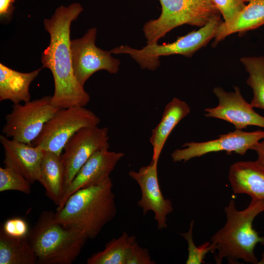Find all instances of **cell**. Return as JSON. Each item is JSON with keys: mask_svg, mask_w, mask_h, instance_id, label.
I'll list each match as a JSON object with an SVG mask.
<instances>
[{"mask_svg": "<svg viewBox=\"0 0 264 264\" xmlns=\"http://www.w3.org/2000/svg\"><path fill=\"white\" fill-rule=\"evenodd\" d=\"M247 0V2H248V1L249 0Z\"/></svg>", "mask_w": 264, "mask_h": 264, "instance_id": "31", "label": "cell"}, {"mask_svg": "<svg viewBox=\"0 0 264 264\" xmlns=\"http://www.w3.org/2000/svg\"><path fill=\"white\" fill-rule=\"evenodd\" d=\"M136 241L134 236L123 232L117 238H113L105 245V248L88 258V264H126L132 244Z\"/></svg>", "mask_w": 264, "mask_h": 264, "instance_id": "22", "label": "cell"}, {"mask_svg": "<svg viewBox=\"0 0 264 264\" xmlns=\"http://www.w3.org/2000/svg\"><path fill=\"white\" fill-rule=\"evenodd\" d=\"M158 161H151L148 165L142 166L137 171L131 170L128 174L140 187L141 198L137 204L142 209L143 214L153 212L157 228L161 230L167 227V216L173 212V208L172 201L164 198L160 188Z\"/></svg>", "mask_w": 264, "mask_h": 264, "instance_id": "12", "label": "cell"}, {"mask_svg": "<svg viewBox=\"0 0 264 264\" xmlns=\"http://www.w3.org/2000/svg\"><path fill=\"white\" fill-rule=\"evenodd\" d=\"M35 254L27 238H14L0 231V264H35Z\"/></svg>", "mask_w": 264, "mask_h": 264, "instance_id": "21", "label": "cell"}, {"mask_svg": "<svg viewBox=\"0 0 264 264\" xmlns=\"http://www.w3.org/2000/svg\"><path fill=\"white\" fill-rule=\"evenodd\" d=\"M39 182L47 197L58 206L64 193V169L60 155L44 151Z\"/></svg>", "mask_w": 264, "mask_h": 264, "instance_id": "19", "label": "cell"}, {"mask_svg": "<svg viewBox=\"0 0 264 264\" xmlns=\"http://www.w3.org/2000/svg\"><path fill=\"white\" fill-rule=\"evenodd\" d=\"M40 264H71L88 238L82 232L56 221L55 213L44 211L27 236Z\"/></svg>", "mask_w": 264, "mask_h": 264, "instance_id": "4", "label": "cell"}, {"mask_svg": "<svg viewBox=\"0 0 264 264\" xmlns=\"http://www.w3.org/2000/svg\"><path fill=\"white\" fill-rule=\"evenodd\" d=\"M100 122V119L85 107L61 109L45 124L32 144L61 155L66 144L75 133L85 127L98 126Z\"/></svg>", "mask_w": 264, "mask_h": 264, "instance_id": "7", "label": "cell"}, {"mask_svg": "<svg viewBox=\"0 0 264 264\" xmlns=\"http://www.w3.org/2000/svg\"><path fill=\"white\" fill-rule=\"evenodd\" d=\"M42 68L30 72H21L0 63V101L10 100L14 104L30 101V85Z\"/></svg>", "mask_w": 264, "mask_h": 264, "instance_id": "18", "label": "cell"}, {"mask_svg": "<svg viewBox=\"0 0 264 264\" xmlns=\"http://www.w3.org/2000/svg\"><path fill=\"white\" fill-rule=\"evenodd\" d=\"M219 14L211 19L204 26L197 30L177 37L171 43L147 44L141 49H136L127 45H122L111 49L113 54H127L134 59L142 69H156L160 66V57L172 55H181L191 57L202 47L214 38L219 26L223 22Z\"/></svg>", "mask_w": 264, "mask_h": 264, "instance_id": "5", "label": "cell"}, {"mask_svg": "<svg viewBox=\"0 0 264 264\" xmlns=\"http://www.w3.org/2000/svg\"><path fill=\"white\" fill-rule=\"evenodd\" d=\"M110 178L104 182L77 190L55 213L56 221L94 239L116 216L117 209Z\"/></svg>", "mask_w": 264, "mask_h": 264, "instance_id": "3", "label": "cell"}, {"mask_svg": "<svg viewBox=\"0 0 264 264\" xmlns=\"http://www.w3.org/2000/svg\"><path fill=\"white\" fill-rule=\"evenodd\" d=\"M249 76L246 84L252 89L253 108L264 110V56H245L240 59Z\"/></svg>", "mask_w": 264, "mask_h": 264, "instance_id": "23", "label": "cell"}, {"mask_svg": "<svg viewBox=\"0 0 264 264\" xmlns=\"http://www.w3.org/2000/svg\"><path fill=\"white\" fill-rule=\"evenodd\" d=\"M107 127H85L75 133L66 144L60 155L64 169V191L90 157L96 152L109 149Z\"/></svg>", "mask_w": 264, "mask_h": 264, "instance_id": "9", "label": "cell"}, {"mask_svg": "<svg viewBox=\"0 0 264 264\" xmlns=\"http://www.w3.org/2000/svg\"><path fill=\"white\" fill-rule=\"evenodd\" d=\"M160 16L147 22L143 27L147 44L158 43L174 28L188 24L202 27L220 14L210 0H158Z\"/></svg>", "mask_w": 264, "mask_h": 264, "instance_id": "6", "label": "cell"}, {"mask_svg": "<svg viewBox=\"0 0 264 264\" xmlns=\"http://www.w3.org/2000/svg\"><path fill=\"white\" fill-rule=\"evenodd\" d=\"M15 0H0V16L1 19L10 18L14 10L13 3Z\"/></svg>", "mask_w": 264, "mask_h": 264, "instance_id": "29", "label": "cell"}, {"mask_svg": "<svg viewBox=\"0 0 264 264\" xmlns=\"http://www.w3.org/2000/svg\"><path fill=\"white\" fill-rule=\"evenodd\" d=\"M234 91L226 92L221 87L214 88L213 92L219 99V104L215 108H206L205 116L228 122L236 130H242L251 125L264 128V117L245 100L238 87L234 86Z\"/></svg>", "mask_w": 264, "mask_h": 264, "instance_id": "13", "label": "cell"}, {"mask_svg": "<svg viewBox=\"0 0 264 264\" xmlns=\"http://www.w3.org/2000/svg\"><path fill=\"white\" fill-rule=\"evenodd\" d=\"M248 2L231 26H219L212 44L213 46L233 33H243L264 25V0H250Z\"/></svg>", "mask_w": 264, "mask_h": 264, "instance_id": "20", "label": "cell"}, {"mask_svg": "<svg viewBox=\"0 0 264 264\" xmlns=\"http://www.w3.org/2000/svg\"><path fill=\"white\" fill-rule=\"evenodd\" d=\"M97 29H88L81 38L71 40L70 51L74 73L83 87L86 81L96 71L105 70L116 74L120 61L114 58L111 53L96 46L95 42Z\"/></svg>", "mask_w": 264, "mask_h": 264, "instance_id": "10", "label": "cell"}, {"mask_svg": "<svg viewBox=\"0 0 264 264\" xmlns=\"http://www.w3.org/2000/svg\"><path fill=\"white\" fill-rule=\"evenodd\" d=\"M228 179L235 194L264 199V167L255 161H239L231 165Z\"/></svg>", "mask_w": 264, "mask_h": 264, "instance_id": "16", "label": "cell"}, {"mask_svg": "<svg viewBox=\"0 0 264 264\" xmlns=\"http://www.w3.org/2000/svg\"><path fill=\"white\" fill-rule=\"evenodd\" d=\"M222 16L224 21L220 25L224 27L231 26L243 10L246 0H210Z\"/></svg>", "mask_w": 264, "mask_h": 264, "instance_id": "25", "label": "cell"}, {"mask_svg": "<svg viewBox=\"0 0 264 264\" xmlns=\"http://www.w3.org/2000/svg\"><path fill=\"white\" fill-rule=\"evenodd\" d=\"M5 166L23 176L31 184L39 181L44 151L38 146L0 135Z\"/></svg>", "mask_w": 264, "mask_h": 264, "instance_id": "15", "label": "cell"}, {"mask_svg": "<svg viewBox=\"0 0 264 264\" xmlns=\"http://www.w3.org/2000/svg\"><path fill=\"white\" fill-rule=\"evenodd\" d=\"M83 10L77 2L61 5L50 18L44 21L50 42L42 53L41 62L42 67L49 69L53 75L55 89L51 103L59 109L85 107L90 100L75 76L70 51V26Z\"/></svg>", "mask_w": 264, "mask_h": 264, "instance_id": "1", "label": "cell"}, {"mask_svg": "<svg viewBox=\"0 0 264 264\" xmlns=\"http://www.w3.org/2000/svg\"><path fill=\"white\" fill-rule=\"evenodd\" d=\"M264 139V131L258 130L246 132L236 130L226 134L219 135L216 139L202 142H186L171 154L173 161L186 162L212 152L225 151L227 153H235L243 155L254 144Z\"/></svg>", "mask_w": 264, "mask_h": 264, "instance_id": "11", "label": "cell"}, {"mask_svg": "<svg viewBox=\"0 0 264 264\" xmlns=\"http://www.w3.org/2000/svg\"><path fill=\"white\" fill-rule=\"evenodd\" d=\"M250 150H254L256 152L258 155V158L256 161L260 165L264 167V140L254 144L250 148Z\"/></svg>", "mask_w": 264, "mask_h": 264, "instance_id": "30", "label": "cell"}, {"mask_svg": "<svg viewBox=\"0 0 264 264\" xmlns=\"http://www.w3.org/2000/svg\"><path fill=\"white\" fill-rule=\"evenodd\" d=\"M9 190L29 194L31 191V183L13 169L6 166L0 167V192Z\"/></svg>", "mask_w": 264, "mask_h": 264, "instance_id": "24", "label": "cell"}, {"mask_svg": "<svg viewBox=\"0 0 264 264\" xmlns=\"http://www.w3.org/2000/svg\"><path fill=\"white\" fill-rule=\"evenodd\" d=\"M51 96L14 104L11 112L5 116L2 134L31 144L39 136L45 124L60 109L51 103Z\"/></svg>", "mask_w": 264, "mask_h": 264, "instance_id": "8", "label": "cell"}, {"mask_svg": "<svg viewBox=\"0 0 264 264\" xmlns=\"http://www.w3.org/2000/svg\"><path fill=\"white\" fill-rule=\"evenodd\" d=\"M124 155L121 152H111L109 149L94 153L65 190L56 211L62 208L69 197L77 190L100 184L110 178V173Z\"/></svg>", "mask_w": 264, "mask_h": 264, "instance_id": "14", "label": "cell"}, {"mask_svg": "<svg viewBox=\"0 0 264 264\" xmlns=\"http://www.w3.org/2000/svg\"><path fill=\"white\" fill-rule=\"evenodd\" d=\"M1 230L8 236L14 238L26 237L29 231L26 221L20 218L7 220Z\"/></svg>", "mask_w": 264, "mask_h": 264, "instance_id": "27", "label": "cell"}, {"mask_svg": "<svg viewBox=\"0 0 264 264\" xmlns=\"http://www.w3.org/2000/svg\"><path fill=\"white\" fill-rule=\"evenodd\" d=\"M191 111L189 106L174 97L165 106L161 119L152 130L150 142L153 147L152 161H158L161 152L169 135L181 119Z\"/></svg>", "mask_w": 264, "mask_h": 264, "instance_id": "17", "label": "cell"}, {"mask_svg": "<svg viewBox=\"0 0 264 264\" xmlns=\"http://www.w3.org/2000/svg\"><path fill=\"white\" fill-rule=\"evenodd\" d=\"M194 220L190 223V229L186 233H181V235L188 242V256L186 261V264H200L204 263L206 255L211 252L212 247L209 242H206L203 244L197 246L194 242L192 236V231Z\"/></svg>", "mask_w": 264, "mask_h": 264, "instance_id": "26", "label": "cell"}, {"mask_svg": "<svg viewBox=\"0 0 264 264\" xmlns=\"http://www.w3.org/2000/svg\"><path fill=\"white\" fill-rule=\"evenodd\" d=\"M147 249L141 247L136 240L132 244L126 261V264H154Z\"/></svg>", "mask_w": 264, "mask_h": 264, "instance_id": "28", "label": "cell"}, {"mask_svg": "<svg viewBox=\"0 0 264 264\" xmlns=\"http://www.w3.org/2000/svg\"><path fill=\"white\" fill-rule=\"evenodd\" d=\"M226 222L224 226L211 238L212 249L217 264L226 259L230 264L239 260L252 264L257 263L254 254L257 244L264 245V237H260L253 227L254 219L264 211V199H252L248 207L237 210L231 199L224 208Z\"/></svg>", "mask_w": 264, "mask_h": 264, "instance_id": "2", "label": "cell"}]
</instances>
